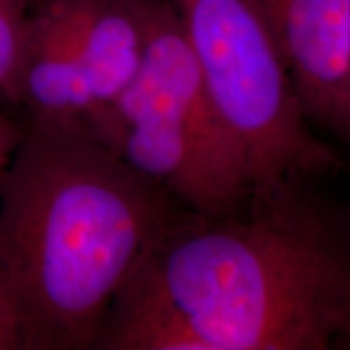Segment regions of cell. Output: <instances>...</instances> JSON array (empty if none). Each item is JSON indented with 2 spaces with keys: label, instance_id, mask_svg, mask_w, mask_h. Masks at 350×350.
Segmentation results:
<instances>
[{
  "label": "cell",
  "instance_id": "cell-1",
  "mask_svg": "<svg viewBox=\"0 0 350 350\" xmlns=\"http://www.w3.org/2000/svg\"><path fill=\"white\" fill-rule=\"evenodd\" d=\"M295 174L239 208L182 209L144 252L96 350H329L350 323V204Z\"/></svg>",
  "mask_w": 350,
  "mask_h": 350
},
{
  "label": "cell",
  "instance_id": "cell-2",
  "mask_svg": "<svg viewBox=\"0 0 350 350\" xmlns=\"http://www.w3.org/2000/svg\"><path fill=\"white\" fill-rule=\"evenodd\" d=\"M182 209L88 130L26 125L0 182V271L21 350L93 349L126 279Z\"/></svg>",
  "mask_w": 350,
  "mask_h": 350
},
{
  "label": "cell",
  "instance_id": "cell-3",
  "mask_svg": "<svg viewBox=\"0 0 350 350\" xmlns=\"http://www.w3.org/2000/svg\"><path fill=\"white\" fill-rule=\"evenodd\" d=\"M170 2L214 106L245 152L253 188L342 165L306 120L258 0Z\"/></svg>",
  "mask_w": 350,
  "mask_h": 350
},
{
  "label": "cell",
  "instance_id": "cell-4",
  "mask_svg": "<svg viewBox=\"0 0 350 350\" xmlns=\"http://www.w3.org/2000/svg\"><path fill=\"white\" fill-rule=\"evenodd\" d=\"M310 125L344 138L350 0H258Z\"/></svg>",
  "mask_w": 350,
  "mask_h": 350
},
{
  "label": "cell",
  "instance_id": "cell-5",
  "mask_svg": "<svg viewBox=\"0 0 350 350\" xmlns=\"http://www.w3.org/2000/svg\"><path fill=\"white\" fill-rule=\"evenodd\" d=\"M16 104L26 107L29 124L90 129L93 100L60 0L34 5Z\"/></svg>",
  "mask_w": 350,
  "mask_h": 350
},
{
  "label": "cell",
  "instance_id": "cell-6",
  "mask_svg": "<svg viewBox=\"0 0 350 350\" xmlns=\"http://www.w3.org/2000/svg\"><path fill=\"white\" fill-rule=\"evenodd\" d=\"M60 2L75 38L93 100L91 125L137 77L144 47V0Z\"/></svg>",
  "mask_w": 350,
  "mask_h": 350
},
{
  "label": "cell",
  "instance_id": "cell-7",
  "mask_svg": "<svg viewBox=\"0 0 350 350\" xmlns=\"http://www.w3.org/2000/svg\"><path fill=\"white\" fill-rule=\"evenodd\" d=\"M36 2L0 0V93L15 104Z\"/></svg>",
  "mask_w": 350,
  "mask_h": 350
},
{
  "label": "cell",
  "instance_id": "cell-8",
  "mask_svg": "<svg viewBox=\"0 0 350 350\" xmlns=\"http://www.w3.org/2000/svg\"><path fill=\"white\" fill-rule=\"evenodd\" d=\"M0 350H21L18 317L2 271H0Z\"/></svg>",
  "mask_w": 350,
  "mask_h": 350
},
{
  "label": "cell",
  "instance_id": "cell-9",
  "mask_svg": "<svg viewBox=\"0 0 350 350\" xmlns=\"http://www.w3.org/2000/svg\"><path fill=\"white\" fill-rule=\"evenodd\" d=\"M25 135V126L8 119L0 112V182L10 165L16 148L20 146Z\"/></svg>",
  "mask_w": 350,
  "mask_h": 350
},
{
  "label": "cell",
  "instance_id": "cell-10",
  "mask_svg": "<svg viewBox=\"0 0 350 350\" xmlns=\"http://www.w3.org/2000/svg\"><path fill=\"white\" fill-rule=\"evenodd\" d=\"M342 139L350 143V85H349V94H347V112H345V130H344Z\"/></svg>",
  "mask_w": 350,
  "mask_h": 350
},
{
  "label": "cell",
  "instance_id": "cell-11",
  "mask_svg": "<svg viewBox=\"0 0 350 350\" xmlns=\"http://www.w3.org/2000/svg\"><path fill=\"white\" fill-rule=\"evenodd\" d=\"M336 349H345V350H350V323L347 326V329L342 334V338L339 339L338 345H336Z\"/></svg>",
  "mask_w": 350,
  "mask_h": 350
}]
</instances>
